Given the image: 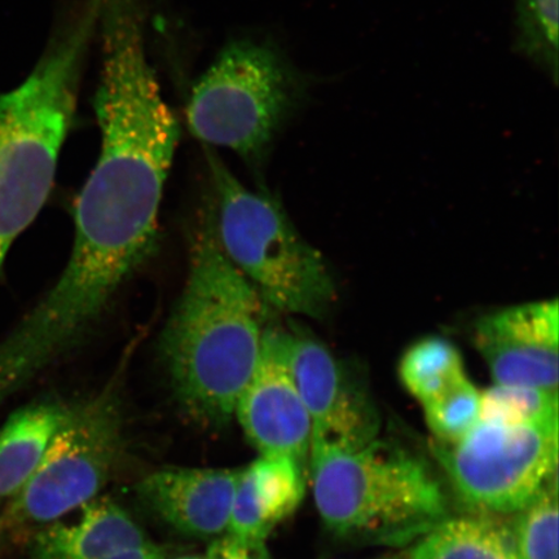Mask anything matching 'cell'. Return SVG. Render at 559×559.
Segmentation results:
<instances>
[{"label": "cell", "mask_w": 559, "mask_h": 559, "mask_svg": "<svg viewBox=\"0 0 559 559\" xmlns=\"http://www.w3.org/2000/svg\"><path fill=\"white\" fill-rule=\"evenodd\" d=\"M95 110L102 151L76 200L72 254L50 293L0 342V403L83 338L155 248L180 132L134 21L103 29Z\"/></svg>", "instance_id": "cell-1"}, {"label": "cell", "mask_w": 559, "mask_h": 559, "mask_svg": "<svg viewBox=\"0 0 559 559\" xmlns=\"http://www.w3.org/2000/svg\"><path fill=\"white\" fill-rule=\"evenodd\" d=\"M264 302L229 262L213 212L195 230L190 272L160 341L181 407L207 428H225L254 376L263 348Z\"/></svg>", "instance_id": "cell-2"}, {"label": "cell", "mask_w": 559, "mask_h": 559, "mask_svg": "<svg viewBox=\"0 0 559 559\" xmlns=\"http://www.w3.org/2000/svg\"><path fill=\"white\" fill-rule=\"evenodd\" d=\"M99 17L100 4L90 0L29 79L0 96V265L52 190L74 118L83 58Z\"/></svg>", "instance_id": "cell-3"}, {"label": "cell", "mask_w": 559, "mask_h": 559, "mask_svg": "<svg viewBox=\"0 0 559 559\" xmlns=\"http://www.w3.org/2000/svg\"><path fill=\"white\" fill-rule=\"evenodd\" d=\"M314 504L344 539L403 545L449 520V499L431 467L401 445L376 438L358 449L311 445Z\"/></svg>", "instance_id": "cell-4"}, {"label": "cell", "mask_w": 559, "mask_h": 559, "mask_svg": "<svg viewBox=\"0 0 559 559\" xmlns=\"http://www.w3.org/2000/svg\"><path fill=\"white\" fill-rule=\"evenodd\" d=\"M216 237L223 253L277 311L323 318L337 297L330 267L293 227L284 210L248 190L213 153Z\"/></svg>", "instance_id": "cell-5"}, {"label": "cell", "mask_w": 559, "mask_h": 559, "mask_svg": "<svg viewBox=\"0 0 559 559\" xmlns=\"http://www.w3.org/2000/svg\"><path fill=\"white\" fill-rule=\"evenodd\" d=\"M310 80L272 41H230L193 87L187 118L202 143L261 158L302 108Z\"/></svg>", "instance_id": "cell-6"}, {"label": "cell", "mask_w": 559, "mask_h": 559, "mask_svg": "<svg viewBox=\"0 0 559 559\" xmlns=\"http://www.w3.org/2000/svg\"><path fill=\"white\" fill-rule=\"evenodd\" d=\"M122 449V416L114 390L69 407L37 469L0 514L4 531L45 527L96 499Z\"/></svg>", "instance_id": "cell-7"}, {"label": "cell", "mask_w": 559, "mask_h": 559, "mask_svg": "<svg viewBox=\"0 0 559 559\" xmlns=\"http://www.w3.org/2000/svg\"><path fill=\"white\" fill-rule=\"evenodd\" d=\"M432 452L467 504L516 513L557 477L558 419L526 425L480 419L457 443H438Z\"/></svg>", "instance_id": "cell-8"}, {"label": "cell", "mask_w": 559, "mask_h": 559, "mask_svg": "<svg viewBox=\"0 0 559 559\" xmlns=\"http://www.w3.org/2000/svg\"><path fill=\"white\" fill-rule=\"evenodd\" d=\"M284 337L293 379L311 418V445L352 450L379 438L381 418L366 383L320 341L300 333L284 332Z\"/></svg>", "instance_id": "cell-9"}, {"label": "cell", "mask_w": 559, "mask_h": 559, "mask_svg": "<svg viewBox=\"0 0 559 559\" xmlns=\"http://www.w3.org/2000/svg\"><path fill=\"white\" fill-rule=\"evenodd\" d=\"M559 309L554 300L524 304L481 318L474 344L495 384L558 394Z\"/></svg>", "instance_id": "cell-10"}, {"label": "cell", "mask_w": 559, "mask_h": 559, "mask_svg": "<svg viewBox=\"0 0 559 559\" xmlns=\"http://www.w3.org/2000/svg\"><path fill=\"white\" fill-rule=\"evenodd\" d=\"M245 436L262 456L306 464L312 424L286 358L284 332L265 331L260 365L236 404Z\"/></svg>", "instance_id": "cell-11"}, {"label": "cell", "mask_w": 559, "mask_h": 559, "mask_svg": "<svg viewBox=\"0 0 559 559\" xmlns=\"http://www.w3.org/2000/svg\"><path fill=\"white\" fill-rule=\"evenodd\" d=\"M241 469H167L135 487L140 501L179 533L209 539L227 534Z\"/></svg>", "instance_id": "cell-12"}, {"label": "cell", "mask_w": 559, "mask_h": 559, "mask_svg": "<svg viewBox=\"0 0 559 559\" xmlns=\"http://www.w3.org/2000/svg\"><path fill=\"white\" fill-rule=\"evenodd\" d=\"M305 466L284 456H261L237 480L227 535L265 542L296 512L305 493Z\"/></svg>", "instance_id": "cell-13"}, {"label": "cell", "mask_w": 559, "mask_h": 559, "mask_svg": "<svg viewBox=\"0 0 559 559\" xmlns=\"http://www.w3.org/2000/svg\"><path fill=\"white\" fill-rule=\"evenodd\" d=\"M151 542L128 512L109 499L82 507L74 523L53 522L35 533L31 559H107Z\"/></svg>", "instance_id": "cell-14"}, {"label": "cell", "mask_w": 559, "mask_h": 559, "mask_svg": "<svg viewBox=\"0 0 559 559\" xmlns=\"http://www.w3.org/2000/svg\"><path fill=\"white\" fill-rule=\"evenodd\" d=\"M68 411L53 402L27 405L0 428V504L15 498L31 479Z\"/></svg>", "instance_id": "cell-15"}, {"label": "cell", "mask_w": 559, "mask_h": 559, "mask_svg": "<svg viewBox=\"0 0 559 559\" xmlns=\"http://www.w3.org/2000/svg\"><path fill=\"white\" fill-rule=\"evenodd\" d=\"M407 559H519L512 535L477 519L445 520L418 540Z\"/></svg>", "instance_id": "cell-16"}, {"label": "cell", "mask_w": 559, "mask_h": 559, "mask_svg": "<svg viewBox=\"0 0 559 559\" xmlns=\"http://www.w3.org/2000/svg\"><path fill=\"white\" fill-rule=\"evenodd\" d=\"M400 374L405 389L421 404L466 377L459 349L438 337L418 341L409 347L401 361Z\"/></svg>", "instance_id": "cell-17"}, {"label": "cell", "mask_w": 559, "mask_h": 559, "mask_svg": "<svg viewBox=\"0 0 559 559\" xmlns=\"http://www.w3.org/2000/svg\"><path fill=\"white\" fill-rule=\"evenodd\" d=\"M515 51L558 83V0H514Z\"/></svg>", "instance_id": "cell-18"}, {"label": "cell", "mask_w": 559, "mask_h": 559, "mask_svg": "<svg viewBox=\"0 0 559 559\" xmlns=\"http://www.w3.org/2000/svg\"><path fill=\"white\" fill-rule=\"evenodd\" d=\"M516 513L510 535L519 559H558L557 477Z\"/></svg>", "instance_id": "cell-19"}, {"label": "cell", "mask_w": 559, "mask_h": 559, "mask_svg": "<svg viewBox=\"0 0 559 559\" xmlns=\"http://www.w3.org/2000/svg\"><path fill=\"white\" fill-rule=\"evenodd\" d=\"M480 419L504 425L555 421L558 419V394L495 384L480 393Z\"/></svg>", "instance_id": "cell-20"}, {"label": "cell", "mask_w": 559, "mask_h": 559, "mask_svg": "<svg viewBox=\"0 0 559 559\" xmlns=\"http://www.w3.org/2000/svg\"><path fill=\"white\" fill-rule=\"evenodd\" d=\"M423 405L439 444L457 443L480 421V393L467 377Z\"/></svg>", "instance_id": "cell-21"}, {"label": "cell", "mask_w": 559, "mask_h": 559, "mask_svg": "<svg viewBox=\"0 0 559 559\" xmlns=\"http://www.w3.org/2000/svg\"><path fill=\"white\" fill-rule=\"evenodd\" d=\"M206 559H272L264 542H248L223 535L210 544Z\"/></svg>", "instance_id": "cell-22"}, {"label": "cell", "mask_w": 559, "mask_h": 559, "mask_svg": "<svg viewBox=\"0 0 559 559\" xmlns=\"http://www.w3.org/2000/svg\"><path fill=\"white\" fill-rule=\"evenodd\" d=\"M107 559H165V550L151 543L144 547L122 550Z\"/></svg>", "instance_id": "cell-23"}, {"label": "cell", "mask_w": 559, "mask_h": 559, "mask_svg": "<svg viewBox=\"0 0 559 559\" xmlns=\"http://www.w3.org/2000/svg\"><path fill=\"white\" fill-rule=\"evenodd\" d=\"M4 533L2 520H0V537H2V534Z\"/></svg>", "instance_id": "cell-24"}, {"label": "cell", "mask_w": 559, "mask_h": 559, "mask_svg": "<svg viewBox=\"0 0 559 559\" xmlns=\"http://www.w3.org/2000/svg\"><path fill=\"white\" fill-rule=\"evenodd\" d=\"M177 559H201L199 557H181V558H177Z\"/></svg>", "instance_id": "cell-25"}, {"label": "cell", "mask_w": 559, "mask_h": 559, "mask_svg": "<svg viewBox=\"0 0 559 559\" xmlns=\"http://www.w3.org/2000/svg\"><path fill=\"white\" fill-rule=\"evenodd\" d=\"M382 559H400V558H382Z\"/></svg>", "instance_id": "cell-26"}]
</instances>
